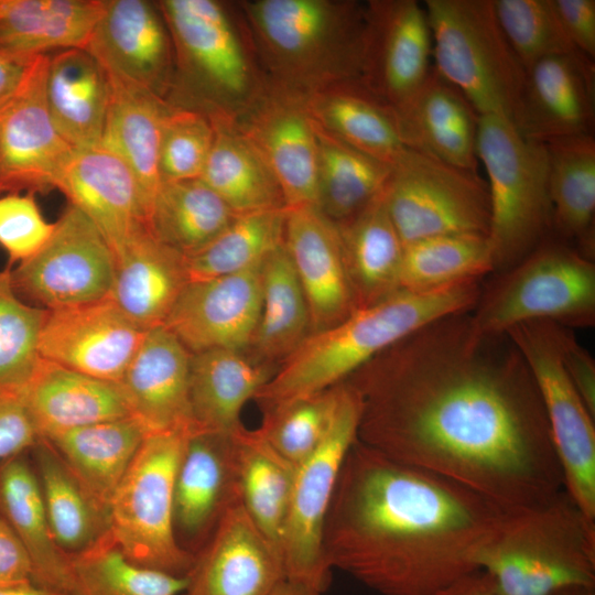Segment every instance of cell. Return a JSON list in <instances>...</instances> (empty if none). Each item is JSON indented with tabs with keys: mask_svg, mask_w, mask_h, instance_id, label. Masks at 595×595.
Segmentation results:
<instances>
[{
	"mask_svg": "<svg viewBox=\"0 0 595 595\" xmlns=\"http://www.w3.org/2000/svg\"><path fill=\"white\" fill-rule=\"evenodd\" d=\"M190 282L185 256L145 230L117 256L109 298L136 325L148 331L164 325Z\"/></svg>",
	"mask_w": 595,
	"mask_h": 595,
	"instance_id": "29",
	"label": "cell"
},
{
	"mask_svg": "<svg viewBox=\"0 0 595 595\" xmlns=\"http://www.w3.org/2000/svg\"><path fill=\"white\" fill-rule=\"evenodd\" d=\"M109 78L110 104L99 144L118 154L132 170L150 208L162 184L160 143L171 104L137 85Z\"/></svg>",
	"mask_w": 595,
	"mask_h": 595,
	"instance_id": "37",
	"label": "cell"
},
{
	"mask_svg": "<svg viewBox=\"0 0 595 595\" xmlns=\"http://www.w3.org/2000/svg\"><path fill=\"white\" fill-rule=\"evenodd\" d=\"M235 3L270 85L303 96L333 84L359 79L366 2L246 0Z\"/></svg>",
	"mask_w": 595,
	"mask_h": 595,
	"instance_id": "4",
	"label": "cell"
},
{
	"mask_svg": "<svg viewBox=\"0 0 595 595\" xmlns=\"http://www.w3.org/2000/svg\"><path fill=\"white\" fill-rule=\"evenodd\" d=\"M48 55H40L19 93L0 108V194L45 193L56 184L75 148L48 112Z\"/></svg>",
	"mask_w": 595,
	"mask_h": 595,
	"instance_id": "15",
	"label": "cell"
},
{
	"mask_svg": "<svg viewBox=\"0 0 595 595\" xmlns=\"http://www.w3.org/2000/svg\"><path fill=\"white\" fill-rule=\"evenodd\" d=\"M338 394L339 383L261 409L263 419L258 430L280 455L296 466L323 441L332 423Z\"/></svg>",
	"mask_w": 595,
	"mask_h": 595,
	"instance_id": "49",
	"label": "cell"
},
{
	"mask_svg": "<svg viewBox=\"0 0 595 595\" xmlns=\"http://www.w3.org/2000/svg\"><path fill=\"white\" fill-rule=\"evenodd\" d=\"M182 595H188V594H186V593H183Z\"/></svg>",
	"mask_w": 595,
	"mask_h": 595,
	"instance_id": "63",
	"label": "cell"
},
{
	"mask_svg": "<svg viewBox=\"0 0 595 595\" xmlns=\"http://www.w3.org/2000/svg\"><path fill=\"white\" fill-rule=\"evenodd\" d=\"M469 312L419 328L346 379L361 403L358 441L506 512L541 505L563 480L538 388L510 337L479 332Z\"/></svg>",
	"mask_w": 595,
	"mask_h": 595,
	"instance_id": "1",
	"label": "cell"
},
{
	"mask_svg": "<svg viewBox=\"0 0 595 595\" xmlns=\"http://www.w3.org/2000/svg\"><path fill=\"white\" fill-rule=\"evenodd\" d=\"M477 156L488 176V239L494 273L502 272L552 235L549 155L505 116H478Z\"/></svg>",
	"mask_w": 595,
	"mask_h": 595,
	"instance_id": "7",
	"label": "cell"
},
{
	"mask_svg": "<svg viewBox=\"0 0 595 595\" xmlns=\"http://www.w3.org/2000/svg\"><path fill=\"white\" fill-rule=\"evenodd\" d=\"M190 433L147 434L109 505V530L123 553L177 576H188L195 563L178 544L173 523L175 473Z\"/></svg>",
	"mask_w": 595,
	"mask_h": 595,
	"instance_id": "10",
	"label": "cell"
},
{
	"mask_svg": "<svg viewBox=\"0 0 595 595\" xmlns=\"http://www.w3.org/2000/svg\"><path fill=\"white\" fill-rule=\"evenodd\" d=\"M549 155L552 236L594 260L595 139L593 134L544 143Z\"/></svg>",
	"mask_w": 595,
	"mask_h": 595,
	"instance_id": "36",
	"label": "cell"
},
{
	"mask_svg": "<svg viewBox=\"0 0 595 595\" xmlns=\"http://www.w3.org/2000/svg\"><path fill=\"white\" fill-rule=\"evenodd\" d=\"M495 274L469 312L482 333L506 334L518 324L536 321L569 329L595 324L594 260L552 235Z\"/></svg>",
	"mask_w": 595,
	"mask_h": 595,
	"instance_id": "8",
	"label": "cell"
},
{
	"mask_svg": "<svg viewBox=\"0 0 595 595\" xmlns=\"http://www.w3.org/2000/svg\"><path fill=\"white\" fill-rule=\"evenodd\" d=\"M39 56H19L0 50V108L22 88Z\"/></svg>",
	"mask_w": 595,
	"mask_h": 595,
	"instance_id": "57",
	"label": "cell"
},
{
	"mask_svg": "<svg viewBox=\"0 0 595 595\" xmlns=\"http://www.w3.org/2000/svg\"><path fill=\"white\" fill-rule=\"evenodd\" d=\"M110 96L108 73L86 48L48 55L47 109L60 133L75 149L100 143Z\"/></svg>",
	"mask_w": 595,
	"mask_h": 595,
	"instance_id": "31",
	"label": "cell"
},
{
	"mask_svg": "<svg viewBox=\"0 0 595 595\" xmlns=\"http://www.w3.org/2000/svg\"><path fill=\"white\" fill-rule=\"evenodd\" d=\"M116 257L97 227L68 204L45 245L11 268L14 291L45 310H58L110 296Z\"/></svg>",
	"mask_w": 595,
	"mask_h": 595,
	"instance_id": "14",
	"label": "cell"
},
{
	"mask_svg": "<svg viewBox=\"0 0 595 595\" xmlns=\"http://www.w3.org/2000/svg\"><path fill=\"white\" fill-rule=\"evenodd\" d=\"M144 333L107 298L47 310L39 350L43 359L118 383Z\"/></svg>",
	"mask_w": 595,
	"mask_h": 595,
	"instance_id": "20",
	"label": "cell"
},
{
	"mask_svg": "<svg viewBox=\"0 0 595 595\" xmlns=\"http://www.w3.org/2000/svg\"><path fill=\"white\" fill-rule=\"evenodd\" d=\"M361 403L356 389L339 383L336 410L321 444L296 465L289 512L281 540L284 576L324 592L331 582L322 536L345 457L357 441Z\"/></svg>",
	"mask_w": 595,
	"mask_h": 595,
	"instance_id": "12",
	"label": "cell"
},
{
	"mask_svg": "<svg viewBox=\"0 0 595 595\" xmlns=\"http://www.w3.org/2000/svg\"><path fill=\"white\" fill-rule=\"evenodd\" d=\"M54 223L47 221L32 193H10L0 197V247L10 266L34 256L48 240Z\"/></svg>",
	"mask_w": 595,
	"mask_h": 595,
	"instance_id": "52",
	"label": "cell"
},
{
	"mask_svg": "<svg viewBox=\"0 0 595 595\" xmlns=\"http://www.w3.org/2000/svg\"><path fill=\"white\" fill-rule=\"evenodd\" d=\"M261 264L229 275L191 281L163 326L191 354L210 349L246 353L261 312Z\"/></svg>",
	"mask_w": 595,
	"mask_h": 595,
	"instance_id": "21",
	"label": "cell"
},
{
	"mask_svg": "<svg viewBox=\"0 0 595 595\" xmlns=\"http://www.w3.org/2000/svg\"><path fill=\"white\" fill-rule=\"evenodd\" d=\"M359 80L394 110L421 88L433 68L428 14L415 0L367 1Z\"/></svg>",
	"mask_w": 595,
	"mask_h": 595,
	"instance_id": "16",
	"label": "cell"
},
{
	"mask_svg": "<svg viewBox=\"0 0 595 595\" xmlns=\"http://www.w3.org/2000/svg\"><path fill=\"white\" fill-rule=\"evenodd\" d=\"M317 208L339 224L365 208L385 190L390 165L327 133L315 122Z\"/></svg>",
	"mask_w": 595,
	"mask_h": 595,
	"instance_id": "44",
	"label": "cell"
},
{
	"mask_svg": "<svg viewBox=\"0 0 595 595\" xmlns=\"http://www.w3.org/2000/svg\"><path fill=\"white\" fill-rule=\"evenodd\" d=\"M234 437L240 502L257 527L280 549L296 466L280 455L258 429L248 430L241 424Z\"/></svg>",
	"mask_w": 595,
	"mask_h": 595,
	"instance_id": "42",
	"label": "cell"
},
{
	"mask_svg": "<svg viewBox=\"0 0 595 595\" xmlns=\"http://www.w3.org/2000/svg\"><path fill=\"white\" fill-rule=\"evenodd\" d=\"M278 366L246 353L210 349L191 355L190 405L195 430L231 433L244 405L256 397Z\"/></svg>",
	"mask_w": 595,
	"mask_h": 595,
	"instance_id": "33",
	"label": "cell"
},
{
	"mask_svg": "<svg viewBox=\"0 0 595 595\" xmlns=\"http://www.w3.org/2000/svg\"><path fill=\"white\" fill-rule=\"evenodd\" d=\"M558 326L550 322H527L506 334L521 353L538 388L563 489L595 519V415L562 365Z\"/></svg>",
	"mask_w": 595,
	"mask_h": 595,
	"instance_id": "13",
	"label": "cell"
},
{
	"mask_svg": "<svg viewBox=\"0 0 595 595\" xmlns=\"http://www.w3.org/2000/svg\"><path fill=\"white\" fill-rule=\"evenodd\" d=\"M396 112L408 149L477 172L478 115L434 67L415 95Z\"/></svg>",
	"mask_w": 595,
	"mask_h": 595,
	"instance_id": "27",
	"label": "cell"
},
{
	"mask_svg": "<svg viewBox=\"0 0 595 595\" xmlns=\"http://www.w3.org/2000/svg\"><path fill=\"white\" fill-rule=\"evenodd\" d=\"M234 432H191L176 468L174 533L178 544L194 556L226 511L240 501Z\"/></svg>",
	"mask_w": 595,
	"mask_h": 595,
	"instance_id": "17",
	"label": "cell"
},
{
	"mask_svg": "<svg viewBox=\"0 0 595 595\" xmlns=\"http://www.w3.org/2000/svg\"><path fill=\"white\" fill-rule=\"evenodd\" d=\"M322 591L304 581L283 576L267 595H322Z\"/></svg>",
	"mask_w": 595,
	"mask_h": 595,
	"instance_id": "59",
	"label": "cell"
},
{
	"mask_svg": "<svg viewBox=\"0 0 595 595\" xmlns=\"http://www.w3.org/2000/svg\"><path fill=\"white\" fill-rule=\"evenodd\" d=\"M261 312L246 354L278 366L311 334L307 302L283 246L261 264Z\"/></svg>",
	"mask_w": 595,
	"mask_h": 595,
	"instance_id": "41",
	"label": "cell"
},
{
	"mask_svg": "<svg viewBox=\"0 0 595 595\" xmlns=\"http://www.w3.org/2000/svg\"><path fill=\"white\" fill-rule=\"evenodd\" d=\"M30 451L57 547L66 554L77 553L109 532V512L91 497L56 450L39 439Z\"/></svg>",
	"mask_w": 595,
	"mask_h": 595,
	"instance_id": "40",
	"label": "cell"
},
{
	"mask_svg": "<svg viewBox=\"0 0 595 595\" xmlns=\"http://www.w3.org/2000/svg\"><path fill=\"white\" fill-rule=\"evenodd\" d=\"M489 273H494V260L487 235L426 237L404 245L400 289L434 291Z\"/></svg>",
	"mask_w": 595,
	"mask_h": 595,
	"instance_id": "45",
	"label": "cell"
},
{
	"mask_svg": "<svg viewBox=\"0 0 595 595\" xmlns=\"http://www.w3.org/2000/svg\"><path fill=\"white\" fill-rule=\"evenodd\" d=\"M284 576L280 549L249 517L231 506L188 574V595H267Z\"/></svg>",
	"mask_w": 595,
	"mask_h": 595,
	"instance_id": "24",
	"label": "cell"
},
{
	"mask_svg": "<svg viewBox=\"0 0 595 595\" xmlns=\"http://www.w3.org/2000/svg\"><path fill=\"white\" fill-rule=\"evenodd\" d=\"M478 570L500 595L595 588V519L564 489L541 505L505 511Z\"/></svg>",
	"mask_w": 595,
	"mask_h": 595,
	"instance_id": "6",
	"label": "cell"
},
{
	"mask_svg": "<svg viewBox=\"0 0 595 595\" xmlns=\"http://www.w3.org/2000/svg\"><path fill=\"white\" fill-rule=\"evenodd\" d=\"M85 48L111 77L166 100L174 75V52L156 2L102 0Z\"/></svg>",
	"mask_w": 595,
	"mask_h": 595,
	"instance_id": "19",
	"label": "cell"
},
{
	"mask_svg": "<svg viewBox=\"0 0 595 595\" xmlns=\"http://www.w3.org/2000/svg\"><path fill=\"white\" fill-rule=\"evenodd\" d=\"M433 595H500L488 575L482 570L473 571Z\"/></svg>",
	"mask_w": 595,
	"mask_h": 595,
	"instance_id": "58",
	"label": "cell"
},
{
	"mask_svg": "<svg viewBox=\"0 0 595 595\" xmlns=\"http://www.w3.org/2000/svg\"><path fill=\"white\" fill-rule=\"evenodd\" d=\"M300 96L318 127L390 166L408 149L396 110L359 79L340 82Z\"/></svg>",
	"mask_w": 595,
	"mask_h": 595,
	"instance_id": "30",
	"label": "cell"
},
{
	"mask_svg": "<svg viewBox=\"0 0 595 595\" xmlns=\"http://www.w3.org/2000/svg\"><path fill=\"white\" fill-rule=\"evenodd\" d=\"M0 595H60L32 583L0 587Z\"/></svg>",
	"mask_w": 595,
	"mask_h": 595,
	"instance_id": "60",
	"label": "cell"
},
{
	"mask_svg": "<svg viewBox=\"0 0 595 595\" xmlns=\"http://www.w3.org/2000/svg\"><path fill=\"white\" fill-rule=\"evenodd\" d=\"M494 7L508 43L526 71L545 57L576 52L553 0H494Z\"/></svg>",
	"mask_w": 595,
	"mask_h": 595,
	"instance_id": "50",
	"label": "cell"
},
{
	"mask_svg": "<svg viewBox=\"0 0 595 595\" xmlns=\"http://www.w3.org/2000/svg\"><path fill=\"white\" fill-rule=\"evenodd\" d=\"M286 208L237 215L206 247L185 256L191 281L238 273L260 266L284 244Z\"/></svg>",
	"mask_w": 595,
	"mask_h": 595,
	"instance_id": "47",
	"label": "cell"
},
{
	"mask_svg": "<svg viewBox=\"0 0 595 595\" xmlns=\"http://www.w3.org/2000/svg\"><path fill=\"white\" fill-rule=\"evenodd\" d=\"M72 595H182L187 576H177L131 561L107 532L93 545L67 554Z\"/></svg>",
	"mask_w": 595,
	"mask_h": 595,
	"instance_id": "46",
	"label": "cell"
},
{
	"mask_svg": "<svg viewBox=\"0 0 595 595\" xmlns=\"http://www.w3.org/2000/svg\"><path fill=\"white\" fill-rule=\"evenodd\" d=\"M335 225L357 309L400 290L404 245L387 210L383 191L360 212Z\"/></svg>",
	"mask_w": 595,
	"mask_h": 595,
	"instance_id": "34",
	"label": "cell"
},
{
	"mask_svg": "<svg viewBox=\"0 0 595 595\" xmlns=\"http://www.w3.org/2000/svg\"><path fill=\"white\" fill-rule=\"evenodd\" d=\"M237 215L201 178L162 183L147 227L159 241L193 255L213 241Z\"/></svg>",
	"mask_w": 595,
	"mask_h": 595,
	"instance_id": "43",
	"label": "cell"
},
{
	"mask_svg": "<svg viewBox=\"0 0 595 595\" xmlns=\"http://www.w3.org/2000/svg\"><path fill=\"white\" fill-rule=\"evenodd\" d=\"M577 592L578 591H576V589H565V591H562V592H559L555 595H577Z\"/></svg>",
	"mask_w": 595,
	"mask_h": 595,
	"instance_id": "62",
	"label": "cell"
},
{
	"mask_svg": "<svg viewBox=\"0 0 595 595\" xmlns=\"http://www.w3.org/2000/svg\"><path fill=\"white\" fill-rule=\"evenodd\" d=\"M231 119L269 163L286 208L317 207V140L302 97L268 83L262 94Z\"/></svg>",
	"mask_w": 595,
	"mask_h": 595,
	"instance_id": "18",
	"label": "cell"
},
{
	"mask_svg": "<svg viewBox=\"0 0 595 595\" xmlns=\"http://www.w3.org/2000/svg\"><path fill=\"white\" fill-rule=\"evenodd\" d=\"M383 199L403 245L440 235L488 236L487 183L424 153L405 150L391 167Z\"/></svg>",
	"mask_w": 595,
	"mask_h": 595,
	"instance_id": "11",
	"label": "cell"
},
{
	"mask_svg": "<svg viewBox=\"0 0 595 595\" xmlns=\"http://www.w3.org/2000/svg\"><path fill=\"white\" fill-rule=\"evenodd\" d=\"M0 515L31 559L33 584L72 595L68 555L54 540L37 477L25 453L0 461Z\"/></svg>",
	"mask_w": 595,
	"mask_h": 595,
	"instance_id": "32",
	"label": "cell"
},
{
	"mask_svg": "<svg viewBox=\"0 0 595 595\" xmlns=\"http://www.w3.org/2000/svg\"><path fill=\"white\" fill-rule=\"evenodd\" d=\"M102 0H0V50L33 57L85 48Z\"/></svg>",
	"mask_w": 595,
	"mask_h": 595,
	"instance_id": "38",
	"label": "cell"
},
{
	"mask_svg": "<svg viewBox=\"0 0 595 595\" xmlns=\"http://www.w3.org/2000/svg\"><path fill=\"white\" fill-rule=\"evenodd\" d=\"M39 439L131 416L117 383L41 358L22 393Z\"/></svg>",
	"mask_w": 595,
	"mask_h": 595,
	"instance_id": "28",
	"label": "cell"
},
{
	"mask_svg": "<svg viewBox=\"0 0 595 595\" xmlns=\"http://www.w3.org/2000/svg\"><path fill=\"white\" fill-rule=\"evenodd\" d=\"M482 286V280H476L434 291L400 289L358 307L342 322L310 334L253 399L264 409L329 389L419 328L472 311Z\"/></svg>",
	"mask_w": 595,
	"mask_h": 595,
	"instance_id": "3",
	"label": "cell"
},
{
	"mask_svg": "<svg viewBox=\"0 0 595 595\" xmlns=\"http://www.w3.org/2000/svg\"><path fill=\"white\" fill-rule=\"evenodd\" d=\"M56 188L100 231L115 257L148 230V202L128 164L101 145L76 149Z\"/></svg>",
	"mask_w": 595,
	"mask_h": 595,
	"instance_id": "22",
	"label": "cell"
},
{
	"mask_svg": "<svg viewBox=\"0 0 595 595\" xmlns=\"http://www.w3.org/2000/svg\"><path fill=\"white\" fill-rule=\"evenodd\" d=\"M156 4L174 52L167 102L208 117L234 118L262 94L268 83L236 3L161 0Z\"/></svg>",
	"mask_w": 595,
	"mask_h": 595,
	"instance_id": "5",
	"label": "cell"
},
{
	"mask_svg": "<svg viewBox=\"0 0 595 595\" xmlns=\"http://www.w3.org/2000/svg\"><path fill=\"white\" fill-rule=\"evenodd\" d=\"M561 25L574 50L594 61L595 1L553 0Z\"/></svg>",
	"mask_w": 595,
	"mask_h": 595,
	"instance_id": "55",
	"label": "cell"
},
{
	"mask_svg": "<svg viewBox=\"0 0 595 595\" xmlns=\"http://www.w3.org/2000/svg\"><path fill=\"white\" fill-rule=\"evenodd\" d=\"M577 595H595V588L580 589Z\"/></svg>",
	"mask_w": 595,
	"mask_h": 595,
	"instance_id": "61",
	"label": "cell"
},
{
	"mask_svg": "<svg viewBox=\"0 0 595 595\" xmlns=\"http://www.w3.org/2000/svg\"><path fill=\"white\" fill-rule=\"evenodd\" d=\"M284 248L307 302L311 334L357 309L337 226L316 206L286 208Z\"/></svg>",
	"mask_w": 595,
	"mask_h": 595,
	"instance_id": "26",
	"label": "cell"
},
{
	"mask_svg": "<svg viewBox=\"0 0 595 595\" xmlns=\"http://www.w3.org/2000/svg\"><path fill=\"white\" fill-rule=\"evenodd\" d=\"M505 511L478 493L357 441L326 515L327 566L381 595H433L478 570Z\"/></svg>",
	"mask_w": 595,
	"mask_h": 595,
	"instance_id": "2",
	"label": "cell"
},
{
	"mask_svg": "<svg viewBox=\"0 0 595 595\" xmlns=\"http://www.w3.org/2000/svg\"><path fill=\"white\" fill-rule=\"evenodd\" d=\"M47 310L22 301L11 266L0 271V393L22 394L41 360L39 342Z\"/></svg>",
	"mask_w": 595,
	"mask_h": 595,
	"instance_id": "48",
	"label": "cell"
},
{
	"mask_svg": "<svg viewBox=\"0 0 595 595\" xmlns=\"http://www.w3.org/2000/svg\"><path fill=\"white\" fill-rule=\"evenodd\" d=\"M527 139L552 140L593 134L595 68L578 52L545 57L526 71L523 89L511 118Z\"/></svg>",
	"mask_w": 595,
	"mask_h": 595,
	"instance_id": "23",
	"label": "cell"
},
{
	"mask_svg": "<svg viewBox=\"0 0 595 595\" xmlns=\"http://www.w3.org/2000/svg\"><path fill=\"white\" fill-rule=\"evenodd\" d=\"M191 355L166 327L145 331L117 385L130 415L147 434L195 431L190 405Z\"/></svg>",
	"mask_w": 595,
	"mask_h": 595,
	"instance_id": "25",
	"label": "cell"
},
{
	"mask_svg": "<svg viewBox=\"0 0 595 595\" xmlns=\"http://www.w3.org/2000/svg\"><path fill=\"white\" fill-rule=\"evenodd\" d=\"M33 584L31 559L8 522L0 515V587Z\"/></svg>",
	"mask_w": 595,
	"mask_h": 595,
	"instance_id": "56",
	"label": "cell"
},
{
	"mask_svg": "<svg viewBox=\"0 0 595 595\" xmlns=\"http://www.w3.org/2000/svg\"><path fill=\"white\" fill-rule=\"evenodd\" d=\"M433 67L456 87L478 116L510 120L526 69L509 45L494 0H426Z\"/></svg>",
	"mask_w": 595,
	"mask_h": 595,
	"instance_id": "9",
	"label": "cell"
},
{
	"mask_svg": "<svg viewBox=\"0 0 595 595\" xmlns=\"http://www.w3.org/2000/svg\"><path fill=\"white\" fill-rule=\"evenodd\" d=\"M209 119L214 141L199 178L236 215L286 208L278 178L257 147L231 118Z\"/></svg>",
	"mask_w": 595,
	"mask_h": 595,
	"instance_id": "35",
	"label": "cell"
},
{
	"mask_svg": "<svg viewBox=\"0 0 595 595\" xmlns=\"http://www.w3.org/2000/svg\"><path fill=\"white\" fill-rule=\"evenodd\" d=\"M562 365L588 410L595 415V360L565 327L558 326Z\"/></svg>",
	"mask_w": 595,
	"mask_h": 595,
	"instance_id": "54",
	"label": "cell"
},
{
	"mask_svg": "<svg viewBox=\"0 0 595 595\" xmlns=\"http://www.w3.org/2000/svg\"><path fill=\"white\" fill-rule=\"evenodd\" d=\"M37 441L22 394L0 393V461L24 454Z\"/></svg>",
	"mask_w": 595,
	"mask_h": 595,
	"instance_id": "53",
	"label": "cell"
},
{
	"mask_svg": "<svg viewBox=\"0 0 595 595\" xmlns=\"http://www.w3.org/2000/svg\"><path fill=\"white\" fill-rule=\"evenodd\" d=\"M213 141L214 127L207 115L171 105L161 134V183L199 178Z\"/></svg>",
	"mask_w": 595,
	"mask_h": 595,
	"instance_id": "51",
	"label": "cell"
},
{
	"mask_svg": "<svg viewBox=\"0 0 595 595\" xmlns=\"http://www.w3.org/2000/svg\"><path fill=\"white\" fill-rule=\"evenodd\" d=\"M145 430L132 416L98 422L52 435L47 441L109 512V505L133 461Z\"/></svg>",
	"mask_w": 595,
	"mask_h": 595,
	"instance_id": "39",
	"label": "cell"
}]
</instances>
